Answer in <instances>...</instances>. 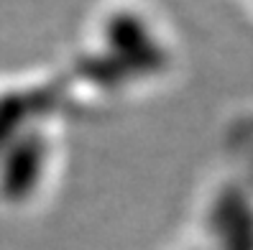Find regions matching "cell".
<instances>
[{"label": "cell", "instance_id": "obj_2", "mask_svg": "<svg viewBox=\"0 0 253 250\" xmlns=\"http://www.w3.org/2000/svg\"><path fill=\"white\" fill-rule=\"evenodd\" d=\"M105 38L110 46V56L118 64L130 62L136 71H151L164 64V51L151 41V34L141 18L130 13H118L105 26Z\"/></svg>", "mask_w": 253, "mask_h": 250}, {"label": "cell", "instance_id": "obj_1", "mask_svg": "<svg viewBox=\"0 0 253 250\" xmlns=\"http://www.w3.org/2000/svg\"><path fill=\"white\" fill-rule=\"evenodd\" d=\"M46 145L39 133H21L0 153V192L10 202H21L39 186Z\"/></svg>", "mask_w": 253, "mask_h": 250}, {"label": "cell", "instance_id": "obj_3", "mask_svg": "<svg viewBox=\"0 0 253 250\" xmlns=\"http://www.w3.org/2000/svg\"><path fill=\"white\" fill-rule=\"evenodd\" d=\"M26 115V102L18 95H3L0 97V153L21 136Z\"/></svg>", "mask_w": 253, "mask_h": 250}]
</instances>
